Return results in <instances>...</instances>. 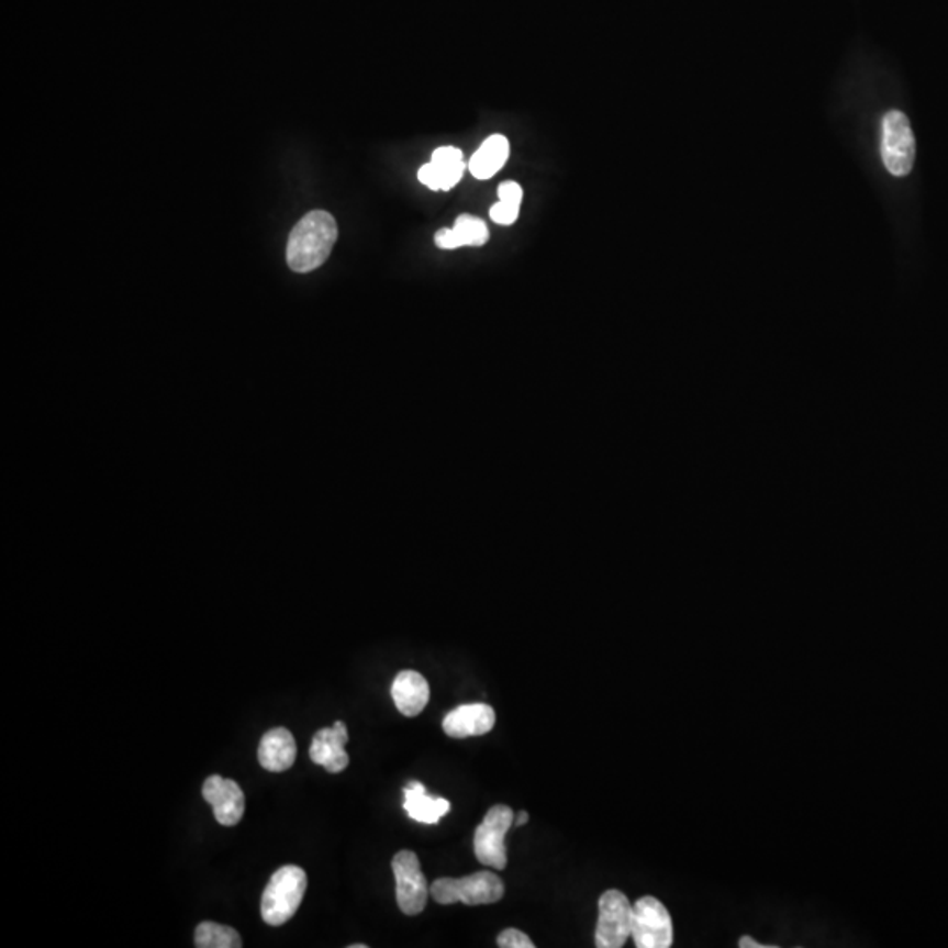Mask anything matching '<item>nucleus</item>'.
I'll list each match as a JSON object with an SVG mask.
<instances>
[{
    "mask_svg": "<svg viewBox=\"0 0 948 948\" xmlns=\"http://www.w3.org/2000/svg\"><path fill=\"white\" fill-rule=\"evenodd\" d=\"M337 241V223L327 211H311L299 220L287 243V264L295 272H311L327 260Z\"/></svg>",
    "mask_w": 948,
    "mask_h": 948,
    "instance_id": "1",
    "label": "nucleus"
},
{
    "mask_svg": "<svg viewBox=\"0 0 948 948\" xmlns=\"http://www.w3.org/2000/svg\"><path fill=\"white\" fill-rule=\"evenodd\" d=\"M308 888L306 871L283 866L272 873L263 894V918L269 926H283L295 915Z\"/></svg>",
    "mask_w": 948,
    "mask_h": 948,
    "instance_id": "2",
    "label": "nucleus"
},
{
    "mask_svg": "<svg viewBox=\"0 0 948 948\" xmlns=\"http://www.w3.org/2000/svg\"><path fill=\"white\" fill-rule=\"evenodd\" d=\"M431 896L439 905H490L504 896V883L492 871H480L464 879H439L431 885Z\"/></svg>",
    "mask_w": 948,
    "mask_h": 948,
    "instance_id": "3",
    "label": "nucleus"
},
{
    "mask_svg": "<svg viewBox=\"0 0 948 948\" xmlns=\"http://www.w3.org/2000/svg\"><path fill=\"white\" fill-rule=\"evenodd\" d=\"M882 160L892 176L903 178L914 169L915 137L901 111H889L882 120Z\"/></svg>",
    "mask_w": 948,
    "mask_h": 948,
    "instance_id": "4",
    "label": "nucleus"
},
{
    "mask_svg": "<svg viewBox=\"0 0 948 948\" xmlns=\"http://www.w3.org/2000/svg\"><path fill=\"white\" fill-rule=\"evenodd\" d=\"M515 824V813L506 804H495L475 833V854L478 861L494 870H504L508 865L504 838Z\"/></svg>",
    "mask_w": 948,
    "mask_h": 948,
    "instance_id": "5",
    "label": "nucleus"
},
{
    "mask_svg": "<svg viewBox=\"0 0 948 948\" xmlns=\"http://www.w3.org/2000/svg\"><path fill=\"white\" fill-rule=\"evenodd\" d=\"M633 932V905L624 892H604L599 897V918L595 927V945L599 948H621Z\"/></svg>",
    "mask_w": 948,
    "mask_h": 948,
    "instance_id": "6",
    "label": "nucleus"
},
{
    "mask_svg": "<svg viewBox=\"0 0 948 948\" xmlns=\"http://www.w3.org/2000/svg\"><path fill=\"white\" fill-rule=\"evenodd\" d=\"M631 936L638 948H668L673 945V923L659 900L645 896L634 903Z\"/></svg>",
    "mask_w": 948,
    "mask_h": 948,
    "instance_id": "7",
    "label": "nucleus"
},
{
    "mask_svg": "<svg viewBox=\"0 0 948 948\" xmlns=\"http://www.w3.org/2000/svg\"><path fill=\"white\" fill-rule=\"evenodd\" d=\"M392 870L395 877V896L402 914H422L427 905L428 883L422 873L416 854L410 850L395 854Z\"/></svg>",
    "mask_w": 948,
    "mask_h": 948,
    "instance_id": "8",
    "label": "nucleus"
},
{
    "mask_svg": "<svg viewBox=\"0 0 948 948\" xmlns=\"http://www.w3.org/2000/svg\"><path fill=\"white\" fill-rule=\"evenodd\" d=\"M202 795L213 806L214 818L219 824L227 827L239 824L245 813V794L237 782L213 774L202 785Z\"/></svg>",
    "mask_w": 948,
    "mask_h": 948,
    "instance_id": "9",
    "label": "nucleus"
},
{
    "mask_svg": "<svg viewBox=\"0 0 948 948\" xmlns=\"http://www.w3.org/2000/svg\"><path fill=\"white\" fill-rule=\"evenodd\" d=\"M346 744H348V729L345 722L337 721L333 727L320 729L313 736L310 747L311 760L315 765L324 766L328 773H342L343 769L350 765V757L345 750Z\"/></svg>",
    "mask_w": 948,
    "mask_h": 948,
    "instance_id": "10",
    "label": "nucleus"
},
{
    "mask_svg": "<svg viewBox=\"0 0 948 948\" xmlns=\"http://www.w3.org/2000/svg\"><path fill=\"white\" fill-rule=\"evenodd\" d=\"M466 164L462 152L454 146H442L433 154V160L420 167L419 180L431 190H450L462 180Z\"/></svg>",
    "mask_w": 948,
    "mask_h": 948,
    "instance_id": "11",
    "label": "nucleus"
},
{
    "mask_svg": "<svg viewBox=\"0 0 948 948\" xmlns=\"http://www.w3.org/2000/svg\"><path fill=\"white\" fill-rule=\"evenodd\" d=\"M495 724V712L483 703L462 704L446 715L443 730L450 738L464 739L469 736L487 735Z\"/></svg>",
    "mask_w": 948,
    "mask_h": 948,
    "instance_id": "12",
    "label": "nucleus"
},
{
    "mask_svg": "<svg viewBox=\"0 0 948 948\" xmlns=\"http://www.w3.org/2000/svg\"><path fill=\"white\" fill-rule=\"evenodd\" d=\"M298 757V745L292 733L285 727L267 730L258 745V762L271 773H281L292 768Z\"/></svg>",
    "mask_w": 948,
    "mask_h": 948,
    "instance_id": "13",
    "label": "nucleus"
},
{
    "mask_svg": "<svg viewBox=\"0 0 948 948\" xmlns=\"http://www.w3.org/2000/svg\"><path fill=\"white\" fill-rule=\"evenodd\" d=\"M431 698L427 680L416 671H401L392 683V700L404 717L424 712Z\"/></svg>",
    "mask_w": 948,
    "mask_h": 948,
    "instance_id": "14",
    "label": "nucleus"
},
{
    "mask_svg": "<svg viewBox=\"0 0 948 948\" xmlns=\"http://www.w3.org/2000/svg\"><path fill=\"white\" fill-rule=\"evenodd\" d=\"M404 810L413 821L434 826L439 818L450 812V801L434 798L425 792L424 783L410 782L404 787Z\"/></svg>",
    "mask_w": 948,
    "mask_h": 948,
    "instance_id": "15",
    "label": "nucleus"
},
{
    "mask_svg": "<svg viewBox=\"0 0 948 948\" xmlns=\"http://www.w3.org/2000/svg\"><path fill=\"white\" fill-rule=\"evenodd\" d=\"M487 223L471 214H460L455 220L454 228H442L436 232V245L442 249H455L460 246H483L489 241Z\"/></svg>",
    "mask_w": 948,
    "mask_h": 948,
    "instance_id": "16",
    "label": "nucleus"
},
{
    "mask_svg": "<svg viewBox=\"0 0 948 948\" xmlns=\"http://www.w3.org/2000/svg\"><path fill=\"white\" fill-rule=\"evenodd\" d=\"M508 157H510V143L501 134H494L483 141L477 154L472 155L469 160V171L478 180H489L503 169Z\"/></svg>",
    "mask_w": 948,
    "mask_h": 948,
    "instance_id": "17",
    "label": "nucleus"
},
{
    "mask_svg": "<svg viewBox=\"0 0 948 948\" xmlns=\"http://www.w3.org/2000/svg\"><path fill=\"white\" fill-rule=\"evenodd\" d=\"M196 947L199 948H239L243 947L239 933L234 927L216 923H202L196 929Z\"/></svg>",
    "mask_w": 948,
    "mask_h": 948,
    "instance_id": "18",
    "label": "nucleus"
},
{
    "mask_svg": "<svg viewBox=\"0 0 948 948\" xmlns=\"http://www.w3.org/2000/svg\"><path fill=\"white\" fill-rule=\"evenodd\" d=\"M518 211H521V205L499 201L498 204L492 205L490 219L494 220L499 225H512L518 219Z\"/></svg>",
    "mask_w": 948,
    "mask_h": 948,
    "instance_id": "19",
    "label": "nucleus"
},
{
    "mask_svg": "<svg viewBox=\"0 0 948 948\" xmlns=\"http://www.w3.org/2000/svg\"><path fill=\"white\" fill-rule=\"evenodd\" d=\"M498 945L503 948H534L533 940L518 929H504L498 936Z\"/></svg>",
    "mask_w": 948,
    "mask_h": 948,
    "instance_id": "20",
    "label": "nucleus"
},
{
    "mask_svg": "<svg viewBox=\"0 0 948 948\" xmlns=\"http://www.w3.org/2000/svg\"><path fill=\"white\" fill-rule=\"evenodd\" d=\"M499 201L508 202V204H516L521 205L522 196V187L515 181H504L503 185H499Z\"/></svg>",
    "mask_w": 948,
    "mask_h": 948,
    "instance_id": "21",
    "label": "nucleus"
},
{
    "mask_svg": "<svg viewBox=\"0 0 948 948\" xmlns=\"http://www.w3.org/2000/svg\"><path fill=\"white\" fill-rule=\"evenodd\" d=\"M739 947L741 948H774V945H762L759 941L754 940L750 936H744L741 940H739Z\"/></svg>",
    "mask_w": 948,
    "mask_h": 948,
    "instance_id": "22",
    "label": "nucleus"
},
{
    "mask_svg": "<svg viewBox=\"0 0 948 948\" xmlns=\"http://www.w3.org/2000/svg\"><path fill=\"white\" fill-rule=\"evenodd\" d=\"M527 822H529V813H527V812L516 813L515 826H518V827L524 826V824H527Z\"/></svg>",
    "mask_w": 948,
    "mask_h": 948,
    "instance_id": "23",
    "label": "nucleus"
},
{
    "mask_svg": "<svg viewBox=\"0 0 948 948\" xmlns=\"http://www.w3.org/2000/svg\"><path fill=\"white\" fill-rule=\"evenodd\" d=\"M366 947H368V945H363V944L350 945V948H366Z\"/></svg>",
    "mask_w": 948,
    "mask_h": 948,
    "instance_id": "24",
    "label": "nucleus"
}]
</instances>
